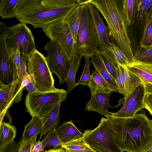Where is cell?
<instances>
[{
	"label": "cell",
	"instance_id": "cell-1",
	"mask_svg": "<svg viewBox=\"0 0 152 152\" xmlns=\"http://www.w3.org/2000/svg\"><path fill=\"white\" fill-rule=\"evenodd\" d=\"M105 116L110 123L116 142L123 151L145 152L152 144V127L145 113L131 117H119L109 113Z\"/></svg>",
	"mask_w": 152,
	"mask_h": 152
},
{
	"label": "cell",
	"instance_id": "cell-2",
	"mask_svg": "<svg viewBox=\"0 0 152 152\" xmlns=\"http://www.w3.org/2000/svg\"><path fill=\"white\" fill-rule=\"evenodd\" d=\"M77 4L75 0H20L15 17L34 28H42L64 19Z\"/></svg>",
	"mask_w": 152,
	"mask_h": 152
},
{
	"label": "cell",
	"instance_id": "cell-3",
	"mask_svg": "<svg viewBox=\"0 0 152 152\" xmlns=\"http://www.w3.org/2000/svg\"><path fill=\"white\" fill-rule=\"evenodd\" d=\"M102 14L111 35L130 61L134 55L124 18L121 0H89Z\"/></svg>",
	"mask_w": 152,
	"mask_h": 152
},
{
	"label": "cell",
	"instance_id": "cell-4",
	"mask_svg": "<svg viewBox=\"0 0 152 152\" xmlns=\"http://www.w3.org/2000/svg\"><path fill=\"white\" fill-rule=\"evenodd\" d=\"M67 94L65 90L56 88L50 91H38L33 94L28 93L25 100L26 111L32 117L41 119L59 103L65 101Z\"/></svg>",
	"mask_w": 152,
	"mask_h": 152
},
{
	"label": "cell",
	"instance_id": "cell-5",
	"mask_svg": "<svg viewBox=\"0 0 152 152\" xmlns=\"http://www.w3.org/2000/svg\"><path fill=\"white\" fill-rule=\"evenodd\" d=\"M98 48V41L92 18L86 4L82 12L75 45V52L83 56H90Z\"/></svg>",
	"mask_w": 152,
	"mask_h": 152
},
{
	"label": "cell",
	"instance_id": "cell-6",
	"mask_svg": "<svg viewBox=\"0 0 152 152\" xmlns=\"http://www.w3.org/2000/svg\"><path fill=\"white\" fill-rule=\"evenodd\" d=\"M83 137L89 146L96 152H122L113 134L107 118H102L98 126L93 130H85Z\"/></svg>",
	"mask_w": 152,
	"mask_h": 152
},
{
	"label": "cell",
	"instance_id": "cell-7",
	"mask_svg": "<svg viewBox=\"0 0 152 152\" xmlns=\"http://www.w3.org/2000/svg\"><path fill=\"white\" fill-rule=\"evenodd\" d=\"M27 59L28 72L33 77L37 89L46 92L56 89L54 79L43 54L36 49L28 54Z\"/></svg>",
	"mask_w": 152,
	"mask_h": 152
},
{
	"label": "cell",
	"instance_id": "cell-8",
	"mask_svg": "<svg viewBox=\"0 0 152 152\" xmlns=\"http://www.w3.org/2000/svg\"><path fill=\"white\" fill-rule=\"evenodd\" d=\"M6 42L8 50L19 47L21 55L27 57L36 49L32 32L23 22L7 28Z\"/></svg>",
	"mask_w": 152,
	"mask_h": 152
},
{
	"label": "cell",
	"instance_id": "cell-9",
	"mask_svg": "<svg viewBox=\"0 0 152 152\" xmlns=\"http://www.w3.org/2000/svg\"><path fill=\"white\" fill-rule=\"evenodd\" d=\"M44 48L47 52L46 61L50 71L57 76L59 84H63L68 73L69 61L61 46L54 41L48 42Z\"/></svg>",
	"mask_w": 152,
	"mask_h": 152
},
{
	"label": "cell",
	"instance_id": "cell-10",
	"mask_svg": "<svg viewBox=\"0 0 152 152\" xmlns=\"http://www.w3.org/2000/svg\"><path fill=\"white\" fill-rule=\"evenodd\" d=\"M63 19L53 22L42 29L50 40L61 46L69 61L75 52V42L71 30Z\"/></svg>",
	"mask_w": 152,
	"mask_h": 152
},
{
	"label": "cell",
	"instance_id": "cell-11",
	"mask_svg": "<svg viewBox=\"0 0 152 152\" xmlns=\"http://www.w3.org/2000/svg\"><path fill=\"white\" fill-rule=\"evenodd\" d=\"M21 84L16 69L12 82L6 85L0 81V113L21 100L23 91L20 89Z\"/></svg>",
	"mask_w": 152,
	"mask_h": 152
},
{
	"label": "cell",
	"instance_id": "cell-12",
	"mask_svg": "<svg viewBox=\"0 0 152 152\" xmlns=\"http://www.w3.org/2000/svg\"><path fill=\"white\" fill-rule=\"evenodd\" d=\"M7 31H0V81L7 85L12 82L16 69L10 57L6 45Z\"/></svg>",
	"mask_w": 152,
	"mask_h": 152
},
{
	"label": "cell",
	"instance_id": "cell-13",
	"mask_svg": "<svg viewBox=\"0 0 152 152\" xmlns=\"http://www.w3.org/2000/svg\"><path fill=\"white\" fill-rule=\"evenodd\" d=\"M86 4L89 8L92 18L98 41V48L108 50L110 41L107 28L99 14V11L89 2V0Z\"/></svg>",
	"mask_w": 152,
	"mask_h": 152
},
{
	"label": "cell",
	"instance_id": "cell-14",
	"mask_svg": "<svg viewBox=\"0 0 152 152\" xmlns=\"http://www.w3.org/2000/svg\"><path fill=\"white\" fill-rule=\"evenodd\" d=\"M110 93L97 90L91 94V99L86 104L85 110L96 112L105 116L109 113L108 109L112 107L110 104Z\"/></svg>",
	"mask_w": 152,
	"mask_h": 152
},
{
	"label": "cell",
	"instance_id": "cell-15",
	"mask_svg": "<svg viewBox=\"0 0 152 152\" xmlns=\"http://www.w3.org/2000/svg\"><path fill=\"white\" fill-rule=\"evenodd\" d=\"M90 57L94 70L104 79L111 90L113 92L119 93L116 83L105 67L98 50L93 53Z\"/></svg>",
	"mask_w": 152,
	"mask_h": 152
},
{
	"label": "cell",
	"instance_id": "cell-16",
	"mask_svg": "<svg viewBox=\"0 0 152 152\" xmlns=\"http://www.w3.org/2000/svg\"><path fill=\"white\" fill-rule=\"evenodd\" d=\"M126 67L138 77L142 82L152 83V64L133 60Z\"/></svg>",
	"mask_w": 152,
	"mask_h": 152
},
{
	"label": "cell",
	"instance_id": "cell-17",
	"mask_svg": "<svg viewBox=\"0 0 152 152\" xmlns=\"http://www.w3.org/2000/svg\"><path fill=\"white\" fill-rule=\"evenodd\" d=\"M86 4H78L77 3L63 19V20L68 25L71 30L75 45L76 42L77 35L83 10Z\"/></svg>",
	"mask_w": 152,
	"mask_h": 152
},
{
	"label": "cell",
	"instance_id": "cell-18",
	"mask_svg": "<svg viewBox=\"0 0 152 152\" xmlns=\"http://www.w3.org/2000/svg\"><path fill=\"white\" fill-rule=\"evenodd\" d=\"M118 64L123 81L125 90L124 99L125 100L135 88L142 83V81L136 75L129 70L126 66Z\"/></svg>",
	"mask_w": 152,
	"mask_h": 152
},
{
	"label": "cell",
	"instance_id": "cell-19",
	"mask_svg": "<svg viewBox=\"0 0 152 152\" xmlns=\"http://www.w3.org/2000/svg\"><path fill=\"white\" fill-rule=\"evenodd\" d=\"M57 131L61 141L66 143L83 136V134L78 129L71 120L61 124Z\"/></svg>",
	"mask_w": 152,
	"mask_h": 152
},
{
	"label": "cell",
	"instance_id": "cell-20",
	"mask_svg": "<svg viewBox=\"0 0 152 152\" xmlns=\"http://www.w3.org/2000/svg\"><path fill=\"white\" fill-rule=\"evenodd\" d=\"M61 103H59L46 116L41 119L42 129L39 140H40L43 136L46 135L50 130L56 128L58 126L60 120V110Z\"/></svg>",
	"mask_w": 152,
	"mask_h": 152
},
{
	"label": "cell",
	"instance_id": "cell-21",
	"mask_svg": "<svg viewBox=\"0 0 152 152\" xmlns=\"http://www.w3.org/2000/svg\"><path fill=\"white\" fill-rule=\"evenodd\" d=\"M82 57L80 54L75 52L69 60V69L66 81L67 85V94L77 86L75 82L76 75Z\"/></svg>",
	"mask_w": 152,
	"mask_h": 152
},
{
	"label": "cell",
	"instance_id": "cell-22",
	"mask_svg": "<svg viewBox=\"0 0 152 152\" xmlns=\"http://www.w3.org/2000/svg\"><path fill=\"white\" fill-rule=\"evenodd\" d=\"M98 50L105 67L115 82L118 68L116 60L109 50L99 48Z\"/></svg>",
	"mask_w": 152,
	"mask_h": 152
},
{
	"label": "cell",
	"instance_id": "cell-23",
	"mask_svg": "<svg viewBox=\"0 0 152 152\" xmlns=\"http://www.w3.org/2000/svg\"><path fill=\"white\" fill-rule=\"evenodd\" d=\"M152 7L146 16L144 30L140 42V47L145 49L152 47Z\"/></svg>",
	"mask_w": 152,
	"mask_h": 152
},
{
	"label": "cell",
	"instance_id": "cell-24",
	"mask_svg": "<svg viewBox=\"0 0 152 152\" xmlns=\"http://www.w3.org/2000/svg\"><path fill=\"white\" fill-rule=\"evenodd\" d=\"M88 86L90 89L91 94L97 90L107 93L111 94L113 92L104 79L95 70L92 72Z\"/></svg>",
	"mask_w": 152,
	"mask_h": 152
},
{
	"label": "cell",
	"instance_id": "cell-25",
	"mask_svg": "<svg viewBox=\"0 0 152 152\" xmlns=\"http://www.w3.org/2000/svg\"><path fill=\"white\" fill-rule=\"evenodd\" d=\"M42 123L41 119L38 117H32L31 121L24 126L23 137V141L28 140L41 133Z\"/></svg>",
	"mask_w": 152,
	"mask_h": 152
},
{
	"label": "cell",
	"instance_id": "cell-26",
	"mask_svg": "<svg viewBox=\"0 0 152 152\" xmlns=\"http://www.w3.org/2000/svg\"><path fill=\"white\" fill-rule=\"evenodd\" d=\"M61 147L67 152H96L87 144L83 136L64 144Z\"/></svg>",
	"mask_w": 152,
	"mask_h": 152
},
{
	"label": "cell",
	"instance_id": "cell-27",
	"mask_svg": "<svg viewBox=\"0 0 152 152\" xmlns=\"http://www.w3.org/2000/svg\"><path fill=\"white\" fill-rule=\"evenodd\" d=\"M16 134L15 127L3 121L0 125V148L14 141Z\"/></svg>",
	"mask_w": 152,
	"mask_h": 152
},
{
	"label": "cell",
	"instance_id": "cell-28",
	"mask_svg": "<svg viewBox=\"0 0 152 152\" xmlns=\"http://www.w3.org/2000/svg\"><path fill=\"white\" fill-rule=\"evenodd\" d=\"M145 94L144 86L142 82L124 101L123 104L141 107L144 108V100Z\"/></svg>",
	"mask_w": 152,
	"mask_h": 152
},
{
	"label": "cell",
	"instance_id": "cell-29",
	"mask_svg": "<svg viewBox=\"0 0 152 152\" xmlns=\"http://www.w3.org/2000/svg\"><path fill=\"white\" fill-rule=\"evenodd\" d=\"M122 10L125 23L127 26H130L134 22L136 12V1L121 0Z\"/></svg>",
	"mask_w": 152,
	"mask_h": 152
},
{
	"label": "cell",
	"instance_id": "cell-30",
	"mask_svg": "<svg viewBox=\"0 0 152 152\" xmlns=\"http://www.w3.org/2000/svg\"><path fill=\"white\" fill-rule=\"evenodd\" d=\"M20 0H1L0 2V16L3 19L15 17L16 11Z\"/></svg>",
	"mask_w": 152,
	"mask_h": 152
},
{
	"label": "cell",
	"instance_id": "cell-31",
	"mask_svg": "<svg viewBox=\"0 0 152 152\" xmlns=\"http://www.w3.org/2000/svg\"><path fill=\"white\" fill-rule=\"evenodd\" d=\"M136 19L137 23L140 24L145 20L147 15L152 6V0H135Z\"/></svg>",
	"mask_w": 152,
	"mask_h": 152
},
{
	"label": "cell",
	"instance_id": "cell-32",
	"mask_svg": "<svg viewBox=\"0 0 152 152\" xmlns=\"http://www.w3.org/2000/svg\"><path fill=\"white\" fill-rule=\"evenodd\" d=\"M42 141L44 149L51 146L55 149L56 147H61L64 144L59 138L56 128L49 131Z\"/></svg>",
	"mask_w": 152,
	"mask_h": 152
},
{
	"label": "cell",
	"instance_id": "cell-33",
	"mask_svg": "<svg viewBox=\"0 0 152 152\" xmlns=\"http://www.w3.org/2000/svg\"><path fill=\"white\" fill-rule=\"evenodd\" d=\"M108 50L113 54L119 64L126 66L130 63L129 61L120 48L112 41L110 42V48Z\"/></svg>",
	"mask_w": 152,
	"mask_h": 152
},
{
	"label": "cell",
	"instance_id": "cell-34",
	"mask_svg": "<svg viewBox=\"0 0 152 152\" xmlns=\"http://www.w3.org/2000/svg\"><path fill=\"white\" fill-rule=\"evenodd\" d=\"M133 60L152 64V47L146 49L141 48L134 55Z\"/></svg>",
	"mask_w": 152,
	"mask_h": 152
},
{
	"label": "cell",
	"instance_id": "cell-35",
	"mask_svg": "<svg viewBox=\"0 0 152 152\" xmlns=\"http://www.w3.org/2000/svg\"><path fill=\"white\" fill-rule=\"evenodd\" d=\"M84 57L85 62L83 71L79 81L76 83L77 85H82L88 86L91 78L90 66L91 62L90 60V57L85 56Z\"/></svg>",
	"mask_w": 152,
	"mask_h": 152
},
{
	"label": "cell",
	"instance_id": "cell-36",
	"mask_svg": "<svg viewBox=\"0 0 152 152\" xmlns=\"http://www.w3.org/2000/svg\"><path fill=\"white\" fill-rule=\"evenodd\" d=\"M38 135H36L26 141H23L21 139L20 141V146L17 152H31L37 142V138Z\"/></svg>",
	"mask_w": 152,
	"mask_h": 152
},
{
	"label": "cell",
	"instance_id": "cell-37",
	"mask_svg": "<svg viewBox=\"0 0 152 152\" xmlns=\"http://www.w3.org/2000/svg\"><path fill=\"white\" fill-rule=\"evenodd\" d=\"M27 57L21 55L18 69L17 71L18 78L21 83L25 77L28 74L27 70L26 63Z\"/></svg>",
	"mask_w": 152,
	"mask_h": 152
},
{
	"label": "cell",
	"instance_id": "cell-38",
	"mask_svg": "<svg viewBox=\"0 0 152 152\" xmlns=\"http://www.w3.org/2000/svg\"><path fill=\"white\" fill-rule=\"evenodd\" d=\"M10 57L18 71V69L21 56L19 47L8 50Z\"/></svg>",
	"mask_w": 152,
	"mask_h": 152
},
{
	"label": "cell",
	"instance_id": "cell-39",
	"mask_svg": "<svg viewBox=\"0 0 152 152\" xmlns=\"http://www.w3.org/2000/svg\"><path fill=\"white\" fill-rule=\"evenodd\" d=\"M20 145V142L17 143L14 141L0 148V152H17Z\"/></svg>",
	"mask_w": 152,
	"mask_h": 152
},
{
	"label": "cell",
	"instance_id": "cell-40",
	"mask_svg": "<svg viewBox=\"0 0 152 152\" xmlns=\"http://www.w3.org/2000/svg\"><path fill=\"white\" fill-rule=\"evenodd\" d=\"M118 68L117 70V78L115 83L119 91V93L123 94L124 96L125 90L123 78L118 65Z\"/></svg>",
	"mask_w": 152,
	"mask_h": 152
},
{
	"label": "cell",
	"instance_id": "cell-41",
	"mask_svg": "<svg viewBox=\"0 0 152 152\" xmlns=\"http://www.w3.org/2000/svg\"><path fill=\"white\" fill-rule=\"evenodd\" d=\"M144 108L147 110L152 116V93H145L144 100Z\"/></svg>",
	"mask_w": 152,
	"mask_h": 152
},
{
	"label": "cell",
	"instance_id": "cell-42",
	"mask_svg": "<svg viewBox=\"0 0 152 152\" xmlns=\"http://www.w3.org/2000/svg\"><path fill=\"white\" fill-rule=\"evenodd\" d=\"M31 81L25 87L27 90L28 93L33 94L36 92L39 91L35 87L34 83V79L32 75H29Z\"/></svg>",
	"mask_w": 152,
	"mask_h": 152
},
{
	"label": "cell",
	"instance_id": "cell-43",
	"mask_svg": "<svg viewBox=\"0 0 152 152\" xmlns=\"http://www.w3.org/2000/svg\"><path fill=\"white\" fill-rule=\"evenodd\" d=\"M44 149L42 141L39 140L35 144L31 152H41Z\"/></svg>",
	"mask_w": 152,
	"mask_h": 152
},
{
	"label": "cell",
	"instance_id": "cell-44",
	"mask_svg": "<svg viewBox=\"0 0 152 152\" xmlns=\"http://www.w3.org/2000/svg\"><path fill=\"white\" fill-rule=\"evenodd\" d=\"M142 83L144 86L145 93H152V83L143 82Z\"/></svg>",
	"mask_w": 152,
	"mask_h": 152
},
{
	"label": "cell",
	"instance_id": "cell-45",
	"mask_svg": "<svg viewBox=\"0 0 152 152\" xmlns=\"http://www.w3.org/2000/svg\"><path fill=\"white\" fill-rule=\"evenodd\" d=\"M54 152H67L62 147L54 149Z\"/></svg>",
	"mask_w": 152,
	"mask_h": 152
},
{
	"label": "cell",
	"instance_id": "cell-46",
	"mask_svg": "<svg viewBox=\"0 0 152 152\" xmlns=\"http://www.w3.org/2000/svg\"><path fill=\"white\" fill-rule=\"evenodd\" d=\"M145 152H152V144Z\"/></svg>",
	"mask_w": 152,
	"mask_h": 152
},
{
	"label": "cell",
	"instance_id": "cell-47",
	"mask_svg": "<svg viewBox=\"0 0 152 152\" xmlns=\"http://www.w3.org/2000/svg\"><path fill=\"white\" fill-rule=\"evenodd\" d=\"M44 152H54V149H50L48 150H46Z\"/></svg>",
	"mask_w": 152,
	"mask_h": 152
},
{
	"label": "cell",
	"instance_id": "cell-48",
	"mask_svg": "<svg viewBox=\"0 0 152 152\" xmlns=\"http://www.w3.org/2000/svg\"><path fill=\"white\" fill-rule=\"evenodd\" d=\"M150 122L151 124V125L152 127V120H150Z\"/></svg>",
	"mask_w": 152,
	"mask_h": 152
},
{
	"label": "cell",
	"instance_id": "cell-49",
	"mask_svg": "<svg viewBox=\"0 0 152 152\" xmlns=\"http://www.w3.org/2000/svg\"><path fill=\"white\" fill-rule=\"evenodd\" d=\"M122 152H124V151H122Z\"/></svg>",
	"mask_w": 152,
	"mask_h": 152
},
{
	"label": "cell",
	"instance_id": "cell-50",
	"mask_svg": "<svg viewBox=\"0 0 152 152\" xmlns=\"http://www.w3.org/2000/svg\"></svg>",
	"mask_w": 152,
	"mask_h": 152
}]
</instances>
